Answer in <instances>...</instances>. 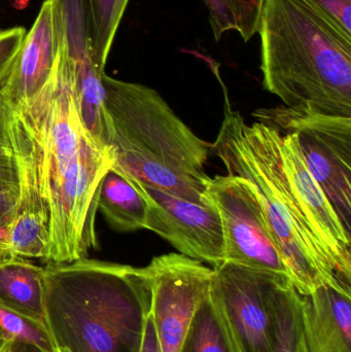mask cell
<instances>
[{
    "label": "cell",
    "mask_w": 351,
    "mask_h": 352,
    "mask_svg": "<svg viewBox=\"0 0 351 352\" xmlns=\"http://www.w3.org/2000/svg\"><path fill=\"white\" fill-rule=\"evenodd\" d=\"M18 109L38 146L51 210V238L43 261L62 264L87 258L98 244L95 221L99 190L111 160L80 120L59 39L49 82L36 98Z\"/></svg>",
    "instance_id": "cell-1"
},
{
    "label": "cell",
    "mask_w": 351,
    "mask_h": 352,
    "mask_svg": "<svg viewBox=\"0 0 351 352\" xmlns=\"http://www.w3.org/2000/svg\"><path fill=\"white\" fill-rule=\"evenodd\" d=\"M45 322L56 349L139 352L150 310L146 268L80 258L45 268Z\"/></svg>",
    "instance_id": "cell-2"
},
{
    "label": "cell",
    "mask_w": 351,
    "mask_h": 352,
    "mask_svg": "<svg viewBox=\"0 0 351 352\" xmlns=\"http://www.w3.org/2000/svg\"><path fill=\"white\" fill-rule=\"evenodd\" d=\"M111 166L132 182L208 204L210 144L154 89L103 74Z\"/></svg>",
    "instance_id": "cell-3"
},
{
    "label": "cell",
    "mask_w": 351,
    "mask_h": 352,
    "mask_svg": "<svg viewBox=\"0 0 351 352\" xmlns=\"http://www.w3.org/2000/svg\"><path fill=\"white\" fill-rule=\"evenodd\" d=\"M263 86L288 107L351 118V39L300 0H264Z\"/></svg>",
    "instance_id": "cell-4"
},
{
    "label": "cell",
    "mask_w": 351,
    "mask_h": 352,
    "mask_svg": "<svg viewBox=\"0 0 351 352\" xmlns=\"http://www.w3.org/2000/svg\"><path fill=\"white\" fill-rule=\"evenodd\" d=\"M282 134L261 122L249 125L239 111L225 107L224 121L210 151L228 175L253 186L291 280L301 295L321 285L351 292L336 274L307 226L291 192L280 155Z\"/></svg>",
    "instance_id": "cell-5"
},
{
    "label": "cell",
    "mask_w": 351,
    "mask_h": 352,
    "mask_svg": "<svg viewBox=\"0 0 351 352\" xmlns=\"http://www.w3.org/2000/svg\"><path fill=\"white\" fill-rule=\"evenodd\" d=\"M253 115L280 133L296 135L307 168L351 233V118L284 105Z\"/></svg>",
    "instance_id": "cell-6"
},
{
    "label": "cell",
    "mask_w": 351,
    "mask_h": 352,
    "mask_svg": "<svg viewBox=\"0 0 351 352\" xmlns=\"http://www.w3.org/2000/svg\"><path fill=\"white\" fill-rule=\"evenodd\" d=\"M212 269L207 301L229 352H272L276 287L288 277L230 263Z\"/></svg>",
    "instance_id": "cell-7"
},
{
    "label": "cell",
    "mask_w": 351,
    "mask_h": 352,
    "mask_svg": "<svg viewBox=\"0 0 351 352\" xmlns=\"http://www.w3.org/2000/svg\"><path fill=\"white\" fill-rule=\"evenodd\" d=\"M206 192L222 221L225 263L291 280L251 184L237 176L216 175L210 177Z\"/></svg>",
    "instance_id": "cell-8"
},
{
    "label": "cell",
    "mask_w": 351,
    "mask_h": 352,
    "mask_svg": "<svg viewBox=\"0 0 351 352\" xmlns=\"http://www.w3.org/2000/svg\"><path fill=\"white\" fill-rule=\"evenodd\" d=\"M144 268L160 351L183 352L196 316L207 300L214 269L174 252L155 256Z\"/></svg>",
    "instance_id": "cell-9"
},
{
    "label": "cell",
    "mask_w": 351,
    "mask_h": 352,
    "mask_svg": "<svg viewBox=\"0 0 351 352\" xmlns=\"http://www.w3.org/2000/svg\"><path fill=\"white\" fill-rule=\"evenodd\" d=\"M14 159L18 170L20 204L0 250L6 258L45 260L51 238V210L45 192L38 146L22 111L12 120Z\"/></svg>",
    "instance_id": "cell-10"
},
{
    "label": "cell",
    "mask_w": 351,
    "mask_h": 352,
    "mask_svg": "<svg viewBox=\"0 0 351 352\" xmlns=\"http://www.w3.org/2000/svg\"><path fill=\"white\" fill-rule=\"evenodd\" d=\"M58 39L63 50L80 120L95 142L107 151L104 70L95 62L88 0H52Z\"/></svg>",
    "instance_id": "cell-11"
},
{
    "label": "cell",
    "mask_w": 351,
    "mask_h": 352,
    "mask_svg": "<svg viewBox=\"0 0 351 352\" xmlns=\"http://www.w3.org/2000/svg\"><path fill=\"white\" fill-rule=\"evenodd\" d=\"M132 184L148 202L146 230L166 240L183 256L207 263L212 268L224 264L222 221L214 203L191 202L137 182Z\"/></svg>",
    "instance_id": "cell-12"
},
{
    "label": "cell",
    "mask_w": 351,
    "mask_h": 352,
    "mask_svg": "<svg viewBox=\"0 0 351 352\" xmlns=\"http://www.w3.org/2000/svg\"><path fill=\"white\" fill-rule=\"evenodd\" d=\"M280 155L291 192L307 226L336 274L351 287V233L307 168L295 134H282Z\"/></svg>",
    "instance_id": "cell-13"
},
{
    "label": "cell",
    "mask_w": 351,
    "mask_h": 352,
    "mask_svg": "<svg viewBox=\"0 0 351 352\" xmlns=\"http://www.w3.org/2000/svg\"><path fill=\"white\" fill-rule=\"evenodd\" d=\"M58 54L53 2L45 0L0 86L12 109L28 105L49 82Z\"/></svg>",
    "instance_id": "cell-14"
},
{
    "label": "cell",
    "mask_w": 351,
    "mask_h": 352,
    "mask_svg": "<svg viewBox=\"0 0 351 352\" xmlns=\"http://www.w3.org/2000/svg\"><path fill=\"white\" fill-rule=\"evenodd\" d=\"M306 352H351V292L321 285L301 297Z\"/></svg>",
    "instance_id": "cell-15"
},
{
    "label": "cell",
    "mask_w": 351,
    "mask_h": 352,
    "mask_svg": "<svg viewBox=\"0 0 351 352\" xmlns=\"http://www.w3.org/2000/svg\"><path fill=\"white\" fill-rule=\"evenodd\" d=\"M45 268L22 258L0 260V303L45 322Z\"/></svg>",
    "instance_id": "cell-16"
},
{
    "label": "cell",
    "mask_w": 351,
    "mask_h": 352,
    "mask_svg": "<svg viewBox=\"0 0 351 352\" xmlns=\"http://www.w3.org/2000/svg\"><path fill=\"white\" fill-rule=\"evenodd\" d=\"M148 202L138 188L123 173L113 168L101 180L98 210L117 232L146 229Z\"/></svg>",
    "instance_id": "cell-17"
},
{
    "label": "cell",
    "mask_w": 351,
    "mask_h": 352,
    "mask_svg": "<svg viewBox=\"0 0 351 352\" xmlns=\"http://www.w3.org/2000/svg\"><path fill=\"white\" fill-rule=\"evenodd\" d=\"M301 295L292 281L282 279L274 304V341L272 352H306L301 318Z\"/></svg>",
    "instance_id": "cell-18"
},
{
    "label": "cell",
    "mask_w": 351,
    "mask_h": 352,
    "mask_svg": "<svg viewBox=\"0 0 351 352\" xmlns=\"http://www.w3.org/2000/svg\"><path fill=\"white\" fill-rule=\"evenodd\" d=\"M129 0H88L95 62L104 70Z\"/></svg>",
    "instance_id": "cell-19"
},
{
    "label": "cell",
    "mask_w": 351,
    "mask_h": 352,
    "mask_svg": "<svg viewBox=\"0 0 351 352\" xmlns=\"http://www.w3.org/2000/svg\"><path fill=\"white\" fill-rule=\"evenodd\" d=\"M0 330L10 341L27 343L43 352H57L45 322L33 320L1 303Z\"/></svg>",
    "instance_id": "cell-20"
},
{
    "label": "cell",
    "mask_w": 351,
    "mask_h": 352,
    "mask_svg": "<svg viewBox=\"0 0 351 352\" xmlns=\"http://www.w3.org/2000/svg\"><path fill=\"white\" fill-rule=\"evenodd\" d=\"M183 352H229L207 300L196 316Z\"/></svg>",
    "instance_id": "cell-21"
},
{
    "label": "cell",
    "mask_w": 351,
    "mask_h": 352,
    "mask_svg": "<svg viewBox=\"0 0 351 352\" xmlns=\"http://www.w3.org/2000/svg\"><path fill=\"white\" fill-rule=\"evenodd\" d=\"M351 39V0H300Z\"/></svg>",
    "instance_id": "cell-22"
},
{
    "label": "cell",
    "mask_w": 351,
    "mask_h": 352,
    "mask_svg": "<svg viewBox=\"0 0 351 352\" xmlns=\"http://www.w3.org/2000/svg\"><path fill=\"white\" fill-rule=\"evenodd\" d=\"M263 1L264 0H230L237 23V32L247 43L257 33Z\"/></svg>",
    "instance_id": "cell-23"
},
{
    "label": "cell",
    "mask_w": 351,
    "mask_h": 352,
    "mask_svg": "<svg viewBox=\"0 0 351 352\" xmlns=\"http://www.w3.org/2000/svg\"><path fill=\"white\" fill-rule=\"evenodd\" d=\"M210 14V23L214 38L220 41L223 35L229 31L237 32V23L230 0H202Z\"/></svg>",
    "instance_id": "cell-24"
},
{
    "label": "cell",
    "mask_w": 351,
    "mask_h": 352,
    "mask_svg": "<svg viewBox=\"0 0 351 352\" xmlns=\"http://www.w3.org/2000/svg\"><path fill=\"white\" fill-rule=\"evenodd\" d=\"M26 32L23 27L0 30V86L18 54Z\"/></svg>",
    "instance_id": "cell-25"
},
{
    "label": "cell",
    "mask_w": 351,
    "mask_h": 352,
    "mask_svg": "<svg viewBox=\"0 0 351 352\" xmlns=\"http://www.w3.org/2000/svg\"><path fill=\"white\" fill-rule=\"evenodd\" d=\"M20 204V186L18 184L0 186V250L12 226Z\"/></svg>",
    "instance_id": "cell-26"
},
{
    "label": "cell",
    "mask_w": 351,
    "mask_h": 352,
    "mask_svg": "<svg viewBox=\"0 0 351 352\" xmlns=\"http://www.w3.org/2000/svg\"><path fill=\"white\" fill-rule=\"evenodd\" d=\"M14 109L0 93V160L14 158L12 142V120Z\"/></svg>",
    "instance_id": "cell-27"
},
{
    "label": "cell",
    "mask_w": 351,
    "mask_h": 352,
    "mask_svg": "<svg viewBox=\"0 0 351 352\" xmlns=\"http://www.w3.org/2000/svg\"><path fill=\"white\" fill-rule=\"evenodd\" d=\"M139 352H161L150 310L146 316V322H144V334H142Z\"/></svg>",
    "instance_id": "cell-28"
},
{
    "label": "cell",
    "mask_w": 351,
    "mask_h": 352,
    "mask_svg": "<svg viewBox=\"0 0 351 352\" xmlns=\"http://www.w3.org/2000/svg\"><path fill=\"white\" fill-rule=\"evenodd\" d=\"M18 184V170H16L14 159L0 160V186Z\"/></svg>",
    "instance_id": "cell-29"
},
{
    "label": "cell",
    "mask_w": 351,
    "mask_h": 352,
    "mask_svg": "<svg viewBox=\"0 0 351 352\" xmlns=\"http://www.w3.org/2000/svg\"><path fill=\"white\" fill-rule=\"evenodd\" d=\"M12 352H43L37 347L27 343L14 342L12 341Z\"/></svg>",
    "instance_id": "cell-30"
},
{
    "label": "cell",
    "mask_w": 351,
    "mask_h": 352,
    "mask_svg": "<svg viewBox=\"0 0 351 352\" xmlns=\"http://www.w3.org/2000/svg\"><path fill=\"white\" fill-rule=\"evenodd\" d=\"M12 341L10 339L5 338V337H0V352L4 351Z\"/></svg>",
    "instance_id": "cell-31"
},
{
    "label": "cell",
    "mask_w": 351,
    "mask_h": 352,
    "mask_svg": "<svg viewBox=\"0 0 351 352\" xmlns=\"http://www.w3.org/2000/svg\"><path fill=\"white\" fill-rule=\"evenodd\" d=\"M2 352H12V342H10V344L6 346V349Z\"/></svg>",
    "instance_id": "cell-32"
},
{
    "label": "cell",
    "mask_w": 351,
    "mask_h": 352,
    "mask_svg": "<svg viewBox=\"0 0 351 352\" xmlns=\"http://www.w3.org/2000/svg\"><path fill=\"white\" fill-rule=\"evenodd\" d=\"M57 352H68V351H65V349H58Z\"/></svg>",
    "instance_id": "cell-33"
},
{
    "label": "cell",
    "mask_w": 351,
    "mask_h": 352,
    "mask_svg": "<svg viewBox=\"0 0 351 352\" xmlns=\"http://www.w3.org/2000/svg\"><path fill=\"white\" fill-rule=\"evenodd\" d=\"M0 337H5V335L3 334L1 330H0ZM5 338H8V337H5Z\"/></svg>",
    "instance_id": "cell-34"
}]
</instances>
